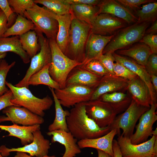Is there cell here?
Segmentation results:
<instances>
[{
	"mask_svg": "<svg viewBox=\"0 0 157 157\" xmlns=\"http://www.w3.org/2000/svg\"><path fill=\"white\" fill-rule=\"evenodd\" d=\"M0 157H3L1 154L0 151Z\"/></svg>",
	"mask_w": 157,
	"mask_h": 157,
	"instance_id": "obj_55",
	"label": "cell"
},
{
	"mask_svg": "<svg viewBox=\"0 0 157 157\" xmlns=\"http://www.w3.org/2000/svg\"><path fill=\"white\" fill-rule=\"evenodd\" d=\"M150 23L136 22L119 30L105 47L102 54H113L117 50L127 48L139 42L145 34Z\"/></svg>",
	"mask_w": 157,
	"mask_h": 157,
	"instance_id": "obj_4",
	"label": "cell"
},
{
	"mask_svg": "<svg viewBox=\"0 0 157 157\" xmlns=\"http://www.w3.org/2000/svg\"><path fill=\"white\" fill-rule=\"evenodd\" d=\"M150 108L141 105L132 99L128 108L123 113L117 116L110 126L111 130L116 129L118 136L121 134L130 139L133 133L136 124L141 116Z\"/></svg>",
	"mask_w": 157,
	"mask_h": 157,
	"instance_id": "obj_7",
	"label": "cell"
},
{
	"mask_svg": "<svg viewBox=\"0 0 157 157\" xmlns=\"http://www.w3.org/2000/svg\"><path fill=\"white\" fill-rule=\"evenodd\" d=\"M84 103L87 115L100 127L110 126L117 115L121 113L114 105L99 99Z\"/></svg>",
	"mask_w": 157,
	"mask_h": 157,
	"instance_id": "obj_8",
	"label": "cell"
},
{
	"mask_svg": "<svg viewBox=\"0 0 157 157\" xmlns=\"http://www.w3.org/2000/svg\"><path fill=\"white\" fill-rule=\"evenodd\" d=\"M124 20L112 15L100 14L97 15L90 25L91 31L102 36L114 35L119 30L128 26Z\"/></svg>",
	"mask_w": 157,
	"mask_h": 157,
	"instance_id": "obj_14",
	"label": "cell"
},
{
	"mask_svg": "<svg viewBox=\"0 0 157 157\" xmlns=\"http://www.w3.org/2000/svg\"><path fill=\"white\" fill-rule=\"evenodd\" d=\"M113 55L115 61L124 66L134 72L148 86L150 92L152 103H157L156 92L151 81L150 76L142 66L131 59L129 58L114 53Z\"/></svg>",
	"mask_w": 157,
	"mask_h": 157,
	"instance_id": "obj_21",
	"label": "cell"
},
{
	"mask_svg": "<svg viewBox=\"0 0 157 157\" xmlns=\"http://www.w3.org/2000/svg\"><path fill=\"white\" fill-rule=\"evenodd\" d=\"M7 19L5 15L0 10V38L2 37L8 28Z\"/></svg>",
	"mask_w": 157,
	"mask_h": 157,
	"instance_id": "obj_45",
	"label": "cell"
},
{
	"mask_svg": "<svg viewBox=\"0 0 157 157\" xmlns=\"http://www.w3.org/2000/svg\"><path fill=\"white\" fill-rule=\"evenodd\" d=\"M117 142L123 157H153V147L157 137L152 135L146 141L138 144L131 143L130 139L121 134Z\"/></svg>",
	"mask_w": 157,
	"mask_h": 157,
	"instance_id": "obj_13",
	"label": "cell"
},
{
	"mask_svg": "<svg viewBox=\"0 0 157 157\" xmlns=\"http://www.w3.org/2000/svg\"><path fill=\"white\" fill-rule=\"evenodd\" d=\"M129 81L115 75L108 74L102 77L94 89L90 100L99 99L103 94L127 89Z\"/></svg>",
	"mask_w": 157,
	"mask_h": 157,
	"instance_id": "obj_16",
	"label": "cell"
},
{
	"mask_svg": "<svg viewBox=\"0 0 157 157\" xmlns=\"http://www.w3.org/2000/svg\"><path fill=\"white\" fill-rule=\"evenodd\" d=\"M151 135H154L156 137H157V128H156L154 130H153Z\"/></svg>",
	"mask_w": 157,
	"mask_h": 157,
	"instance_id": "obj_53",
	"label": "cell"
},
{
	"mask_svg": "<svg viewBox=\"0 0 157 157\" xmlns=\"http://www.w3.org/2000/svg\"><path fill=\"white\" fill-rule=\"evenodd\" d=\"M13 97L12 92L10 89L4 94L0 96V110L9 106H16L11 102L10 100Z\"/></svg>",
	"mask_w": 157,
	"mask_h": 157,
	"instance_id": "obj_44",
	"label": "cell"
},
{
	"mask_svg": "<svg viewBox=\"0 0 157 157\" xmlns=\"http://www.w3.org/2000/svg\"><path fill=\"white\" fill-rule=\"evenodd\" d=\"M81 66L94 74L101 77L110 74L97 59L92 60L85 64Z\"/></svg>",
	"mask_w": 157,
	"mask_h": 157,
	"instance_id": "obj_37",
	"label": "cell"
},
{
	"mask_svg": "<svg viewBox=\"0 0 157 157\" xmlns=\"http://www.w3.org/2000/svg\"><path fill=\"white\" fill-rule=\"evenodd\" d=\"M33 134V138L32 142L22 147L9 148L4 145L1 146L0 151L2 156L7 157L12 152H24L37 157L47 155L50 148L49 140L44 138L40 130H37Z\"/></svg>",
	"mask_w": 157,
	"mask_h": 157,
	"instance_id": "obj_11",
	"label": "cell"
},
{
	"mask_svg": "<svg viewBox=\"0 0 157 157\" xmlns=\"http://www.w3.org/2000/svg\"></svg>",
	"mask_w": 157,
	"mask_h": 157,
	"instance_id": "obj_56",
	"label": "cell"
},
{
	"mask_svg": "<svg viewBox=\"0 0 157 157\" xmlns=\"http://www.w3.org/2000/svg\"><path fill=\"white\" fill-rule=\"evenodd\" d=\"M0 129L8 132L9 134L7 136H13L19 139L22 145L24 146L32 142L33 138V133L40 130V125L24 126L13 123L11 125H0Z\"/></svg>",
	"mask_w": 157,
	"mask_h": 157,
	"instance_id": "obj_24",
	"label": "cell"
},
{
	"mask_svg": "<svg viewBox=\"0 0 157 157\" xmlns=\"http://www.w3.org/2000/svg\"><path fill=\"white\" fill-rule=\"evenodd\" d=\"M51 63L44 67L42 69L33 75L29 79L28 85H37L43 84L54 89L60 88L59 84L51 77L49 69Z\"/></svg>",
	"mask_w": 157,
	"mask_h": 157,
	"instance_id": "obj_32",
	"label": "cell"
},
{
	"mask_svg": "<svg viewBox=\"0 0 157 157\" xmlns=\"http://www.w3.org/2000/svg\"><path fill=\"white\" fill-rule=\"evenodd\" d=\"M102 77L97 76L82 67L81 65L74 68L68 74L66 87L80 85L94 89Z\"/></svg>",
	"mask_w": 157,
	"mask_h": 157,
	"instance_id": "obj_17",
	"label": "cell"
},
{
	"mask_svg": "<svg viewBox=\"0 0 157 157\" xmlns=\"http://www.w3.org/2000/svg\"><path fill=\"white\" fill-rule=\"evenodd\" d=\"M157 103H152L150 108L141 116L135 126V132L130 138L132 143L138 144L145 142L152 135L153 125L157 120Z\"/></svg>",
	"mask_w": 157,
	"mask_h": 157,
	"instance_id": "obj_15",
	"label": "cell"
},
{
	"mask_svg": "<svg viewBox=\"0 0 157 157\" xmlns=\"http://www.w3.org/2000/svg\"><path fill=\"white\" fill-rule=\"evenodd\" d=\"M91 32L90 24L73 18L71 22L65 55L70 59L82 64L85 59L86 43Z\"/></svg>",
	"mask_w": 157,
	"mask_h": 157,
	"instance_id": "obj_2",
	"label": "cell"
},
{
	"mask_svg": "<svg viewBox=\"0 0 157 157\" xmlns=\"http://www.w3.org/2000/svg\"><path fill=\"white\" fill-rule=\"evenodd\" d=\"M13 157H37L30 156L27 154L20 152H17L16 154ZM40 157H56L54 155L49 156L48 155Z\"/></svg>",
	"mask_w": 157,
	"mask_h": 157,
	"instance_id": "obj_49",
	"label": "cell"
},
{
	"mask_svg": "<svg viewBox=\"0 0 157 157\" xmlns=\"http://www.w3.org/2000/svg\"><path fill=\"white\" fill-rule=\"evenodd\" d=\"M0 9L3 11L7 17L8 28L10 27L15 22L16 17L8 0H0Z\"/></svg>",
	"mask_w": 157,
	"mask_h": 157,
	"instance_id": "obj_39",
	"label": "cell"
},
{
	"mask_svg": "<svg viewBox=\"0 0 157 157\" xmlns=\"http://www.w3.org/2000/svg\"><path fill=\"white\" fill-rule=\"evenodd\" d=\"M138 23L153 22L157 20V2L143 5L141 8L135 10Z\"/></svg>",
	"mask_w": 157,
	"mask_h": 157,
	"instance_id": "obj_34",
	"label": "cell"
},
{
	"mask_svg": "<svg viewBox=\"0 0 157 157\" xmlns=\"http://www.w3.org/2000/svg\"><path fill=\"white\" fill-rule=\"evenodd\" d=\"M8 1L14 13L24 17L25 12L32 8L35 3L32 0H8Z\"/></svg>",
	"mask_w": 157,
	"mask_h": 157,
	"instance_id": "obj_36",
	"label": "cell"
},
{
	"mask_svg": "<svg viewBox=\"0 0 157 157\" xmlns=\"http://www.w3.org/2000/svg\"><path fill=\"white\" fill-rule=\"evenodd\" d=\"M113 157H123L117 140L114 139L113 143Z\"/></svg>",
	"mask_w": 157,
	"mask_h": 157,
	"instance_id": "obj_47",
	"label": "cell"
},
{
	"mask_svg": "<svg viewBox=\"0 0 157 157\" xmlns=\"http://www.w3.org/2000/svg\"><path fill=\"white\" fill-rule=\"evenodd\" d=\"M144 68L150 76L157 75V55L152 53L149 57Z\"/></svg>",
	"mask_w": 157,
	"mask_h": 157,
	"instance_id": "obj_43",
	"label": "cell"
},
{
	"mask_svg": "<svg viewBox=\"0 0 157 157\" xmlns=\"http://www.w3.org/2000/svg\"><path fill=\"white\" fill-rule=\"evenodd\" d=\"M113 68V71L116 76L130 81L137 75L133 72L122 64L115 61Z\"/></svg>",
	"mask_w": 157,
	"mask_h": 157,
	"instance_id": "obj_38",
	"label": "cell"
},
{
	"mask_svg": "<svg viewBox=\"0 0 157 157\" xmlns=\"http://www.w3.org/2000/svg\"><path fill=\"white\" fill-rule=\"evenodd\" d=\"M66 122L69 131L78 141L100 137L111 131L110 126L100 127L88 117L84 102L73 107L66 118Z\"/></svg>",
	"mask_w": 157,
	"mask_h": 157,
	"instance_id": "obj_1",
	"label": "cell"
},
{
	"mask_svg": "<svg viewBox=\"0 0 157 157\" xmlns=\"http://www.w3.org/2000/svg\"><path fill=\"white\" fill-rule=\"evenodd\" d=\"M157 32V20L153 22L151 26L146 30L145 34H156Z\"/></svg>",
	"mask_w": 157,
	"mask_h": 157,
	"instance_id": "obj_48",
	"label": "cell"
},
{
	"mask_svg": "<svg viewBox=\"0 0 157 157\" xmlns=\"http://www.w3.org/2000/svg\"><path fill=\"white\" fill-rule=\"evenodd\" d=\"M139 42L148 46L152 53H157V35L154 34H145Z\"/></svg>",
	"mask_w": 157,
	"mask_h": 157,
	"instance_id": "obj_42",
	"label": "cell"
},
{
	"mask_svg": "<svg viewBox=\"0 0 157 157\" xmlns=\"http://www.w3.org/2000/svg\"><path fill=\"white\" fill-rule=\"evenodd\" d=\"M114 35L102 36L91 32L86 45L85 59L81 65H85L93 60L97 59L102 54L103 50Z\"/></svg>",
	"mask_w": 157,
	"mask_h": 157,
	"instance_id": "obj_19",
	"label": "cell"
},
{
	"mask_svg": "<svg viewBox=\"0 0 157 157\" xmlns=\"http://www.w3.org/2000/svg\"><path fill=\"white\" fill-rule=\"evenodd\" d=\"M6 115L0 116V123L11 121L13 123L24 126L40 125L44 122L42 117L35 114L26 108L20 106H12L3 110Z\"/></svg>",
	"mask_w": 157,
	"mask_h": 157,
	"instance_id": "obj_12",
	"label": "cell"
},
{
	"mask_svg": "<svg viewBox=\"0 0 157 157\" xmlns=\"http://www.w3.org/2000/svg\"><path fill=\"white\" fill-rule=\"evenodd\" d=\"M35 28V26L31 21L24 17L18 15L14 24L8 28L2 37L20 36L29 31L34 30Z\"/></svg>",
	"mask_w": 157,
	"mask_h": 157,
	"instance_id": "obj_30",
	"label": "cell"
},
{
	"mask_svg": "<svg viewBox=\"0 0 157 157\" xmlns=\"http://www.w3.org/2000/svg\"><path fill=\"white\" fill-rule=\"evenodd\" d=\"M52 56L49 69L52 78L59 85L60 88L66 87L67 77L71 70L82 63L72 60L66 56L57 45L56 40L49 39Z\"/></svg>",
	"mask_w": 157,
	"mask_h": 157,
	"instance_id": "obj_5",
	"label": "cell"
},
{
	"mask_svg": "<svg viewBox=\"0 0 157 157\" xmlns=\"http://www.w3.org/2000/svg\"><path fill=\"white\" fill-rule=\"evenodd\" d=\"M33 1L36 4L43 5L57 15L70 13V4L67 0H34Z\"/></svg>",
	"mask_w": 157,
	"mask_h": 157,
	"instance_id": "obj_33",
	"label": "cell"
},
{
	"mask_svg": "<svg viewBox=\"0 0 157 157\" xmlns=\"http://www.w3.org/2000/svg\"><path fill=\"white\" fill-rule=\"evenodd\" d=\"M94 90L88 87L76 85L54 89V91L62 106L70 108L90 100Z\"/></svg>",
	"mask_w": 157,
	"mask_h": 157,
	"instance_id": "obj_10",
	"label": "cell"
},
{
	"mask_svg": "<svg viewBox=\"0 0 157 157\" xmlns=\"http://www.w3.org/2000/svg\"><path fill=\"white\" fill-rule=\"evenodd\" d=\"M7 52L18 55L25 64L30 62V57L22 47L19 36L0 38V55Z\"/></svg>",
	"mask_w": 157,
	"mask_h": 157,
	"instance_id": "obj_27",
	"label": "cell"
},
{
	"mask_svg": "<svg viewBox=\"0 0 157 157\" xmlns=\"http://www.w3.org/2000/svg\"><path fill=\"white\" fill-rule=\"evenodd\" d=\"M6 53L0 55V60L3 59L6 56Z\"/></svg>",
	"mask_w": 157,
	"mask_h": 157,
	"instance_id": "obj_54",
	"label": "cell"
},
{
	"mask_svg": "<svg viewBox=\"0 0 157 157\" xmlns=\"http://www.w3.org/2000/svg\"><path fill=\"white\" fill-rule=\"evenodd\" d=\"M153 157H157V138L156 139L153 147Z\"/></svg>",
	"mask_w": 157,
	"mask_h": 157,
	"instance_id": "obj_52",
	"label": "cell"
},
{
	"mask_svg": "<svg viewBox=\"0 0 157 157\" xmlns=\"http://www.w3.org/2000/svg\"><path fill=\"white\" fill-rule=\"evenodd\" d=\"M117 2L130 10H137L142 4L156 1L154 0H117Z\"/></svg>",
	"mask_w": 157,
	"mask_h": 157,
	"instance_id": "obj_41",
	"label": "cell"
},
{
	"mask_svg": "<svg viewBox=\"0 0 157 157\" xmlns=\"http://www.w3.org/2000/svg\"><path fill=\"white\" fill-rule=\"evenodd\" d=\"M55 18L58 25L56 40L58 46L65 54L68 42L71 22L73 18L71 13L63 15L55 14Z\"/></svg>",
	"mask_w": 157,
	"mask_h": 157,
	"instance_id": "obj_26",
	"label": "cell"
},
{
	"mask_svg": "<svg viewBox=\"0 0 157 157\" xmlns=\"http://www.w3.org/2000/svg\"><path fill=\"white\" fill-rule=\"evenodd\" d=\"M48 135L52 136V143L58 142L63 145L65 149L62 157H75L81 152L77 144L78 140L69 131L62 130L49 131Z\"/></svg>",
	"mask_w": 157,
	"mask_h": 157,
	"instance_id": "obj_20",
	"label": "cell"
},
{
	"mask_svg": "<svg viewBox=\"0 0 157 157\" xmlns=\"http://www.w3.org/2000/svg\"><path fill=\"white\" fill-rule=\"evenodd\" d=\"M98 6L99 14L107 13L112 15L124 20L128 25L134 24L138 21L137 17L130 10L116 0H101Z\"/></svg>",
	"mask_w": 157,
	"mask_h": 157,
	"instance_id": "obj_18",
	"label": "cell"
},
{
	"mask_svg": "<svg viewBox=\"0 0 157 157\" xmlns=\"http://www.w3.org/2000/svg\"><path fill=\"white\" fill-rule=\"evenodd\" d=\"M55 15L45 7H40L35 3L32 8L25 12L24 17L33 23L34 30L44 34L48 39L56 40L58 25Z\"/></svg>",
	"mask_w": 157,
	"mask_h": 157,
	"instance_id": "obj_6",
	"label": "cell"
},
{
	"mask_svg": "<svg viewBox=\"0 0 157 157\" xmlns=\"http://www.w3.org/2000/svg\"><path fill=\"white\" fill-rule=\"evenodd\" d=\"M127 90L131 94L132 99L141 105L150 107L152 102L149 89L138 76L129 81Z\"/></svg>",
	"mask_w": 157,
	"mask_h": 157,
	"instance_id": "obj_23",
	"label": "cell"
},
{
	"mask_svg": "<svg viewBox=\"0 0 157 157\" xmlns=\"http://www.w3.org/2000/svg\"><path fill=\"white\" fill-rule=\"evenodd\" d=\"M70 13L73 18L86 22L90 25L99 15L97 6L80 4L70 5Z\"/></svg>",
	"mask_w": 157,
	"mask_h": 157,
	"instance_id": "obj_28",
	"label": "cell"
},
{
	"mask_svg": "<svg viewBox=\"0 0 157 157\" xmlns=\"http://www.w3.org/2000/svg\"><path fill=\"white\" fill-rule=\"evenodd\" d=\"M97 150L98 154V157H112L109 154L101 150L98 149Z\"/></svg>",
	"mask_w": 157,
	"mask_h": 157,
	"instance_id": "obj_51",
	"label": "cell"
},
{
	"mask_svg": "<svg viewBox=\"0 0 157 157\" xmlns=\"http://www.w3.org/2000/svg\"><path fill=\"white\" fill-rule=\"evenodd\" d=\"M51 93L55 103V116L53 123L49 126V131L56 130H62L68 132L66 122V118L69 115V111L64 110L58 99L56 97L53 88L49 87Z\"/></svg>",
	"mask_w": 157,
	"mask_h": 157,
	"instance_id": "obj_29",
	"label": "cell"
},
{
	"mask_svg": "<svg viewBox=\"0 0 157 157\" xmlns=\"http://www.w3.org/2000/svg\"><path fill=\"white\" fill-rule=\"evenodd\" d=\"M19 36L22 47L30 58L39 51L40 46L38 36L35 30L29 31Z\"/></svg>",
	"mask_w": 157,
	"mask_h": 157,
	"instance_id": "obj_31",
	"label": "cell"
},
{
	"mask_svg": "<svg viewBox=\"0 0 157 157\" xmlns=\"http://www.w3.org/2000/svg\"><path fill=\"white\" fill-rule=\"evenodd\" d=\"M151 81L156 93L157 92V76L152 75L150 76Z\"/></svg>",
	"mask_w": 157,
	"mask_h": 157,
	"instance_id": "obj_50",
	"label": "cell"
},
{
	"mask_svg": "<svg viewBox=\"0 0 157 157\" xmlns=\"http://www.w3.org/2000/svg\"><path fill=\"white\" fill-rule=\"evenodd\" d=\"M70 5L72 4H87L98 6L101 0H67Z\"/></svg>",
	"mask_w": 157,
	"mask_h": 157,
	"instance_id": "obj_46",
	"label": "cell"
},
{
	"mask_svg": "<svg viewBox=\"0 0 157 157\" xmlns=\"http://www.w3.org/2000/svg\"><path fill=\"white\" fill-rule=\"evenodd\" d=\"M115 52L119 55L131 58L144 67L149 57L152 53L148 46L140 42Z\"/></svg>",
	"mask_w": 157,
	"mask_h": 157,
	"instance_id": "obj_25",
	"label": "cell"
},
{
	"mask_svg": "<svg viewBox=\"0 0 157 157\" xmlns=\"http://www.w3.org/2000/svg\"><path fill=\"white\" fill-rule=\"evenodd\" d=\"M97 59L102 64L110 74L115 75L113 68L115 59L113 54L107 53L102 54Z\"/></svg>",
	"mask_w": 157,
	"mask_h": 157,
	"instance_id": "obj_40",
	"label": "cell"
},
{
	"mask_svg": "<svg viewBox=\"0 0 157 157\" xmlns=\"http://www.w3.org/2000/svg\"><path fill=\"white\" fill-rule=\"evenodd\" d=\"M6 85L12 92L13 97L10 100L12 104L25 108L40 116L43 117L44 111L49 109L53 104V101L48 95L39 98L26 87H17L7 81Z\"/></svg>",
	"mask_w": 157,
	"mask_h": 157,
	"instance_id": "obj_3",
	"label": "cell"
},
{
	"mask_svg": "<svg viewBox=\"0 0 157 157\" xmlns=\"http://www.w3.org/2000/svg\"><path fill=\"white\" fill-rule=\"evenodd\" d=\"M34 30L38 36L40 50L31 58L30 66L24 77L15 85L17 87H26L28 88V82L30 77L51 62V52L49 39L44 37L42 33Z\"/></svg>",
	"mask_w": 157,
	"mask_h": 157,
	"instance_id": "obj_9",
	"label": "cell"
},
{
	"mask_svg": "<svg viewBox=\"0 0 157 157\" xmlns=\"http://www.w3.org/2000/svg\"><path fill=\"white\" fill-rule=\"evenodd\" d=\"M118 135L117 130L114 129L100 137L79 140L77 144L81 149L86 148H94L101 150L113 157V141L115 136Z\"/></svg>",
	"mask_w": 157,
	"mask_h": 157,
	"instance_id": "obj_22",
	"label": "cell"
},
{
	"mask_svg": "<svg viewBox=\"0 0 157 157\" xmlns=\"http://www.w3.org/2000/svg\"><path fill=\"white\" fill-rule=\"evenodd\" d=\"M15 63L14 61L9 64L3 59L0 60V96L9 90L6 87V79L9 71L15 65Z\"/></svg>",
	"mask_w": 157,
	"mask_h": 157,
	"instance_id": "obj_35",
	"label": "cell"
}]
</instances>
